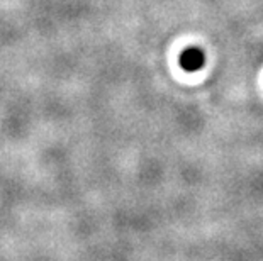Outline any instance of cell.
I'll list each match as a JSON object with an SVG mask.
<instances>
[{"instance_id":"1","label":"cell","mask_w":263,"mask_h":261,"mask_svg":"<svg viewBox=\"0 0 263 261\" xmlns=\"http://www.w3.org/2000/svg\"><path fill=\"white\" fill-rule=\"evenodd\" d=\"M180 65L187 71H197L204 65V53L199 48H189L183 51L180 58Z\"/></svg>"}]
</instances>
